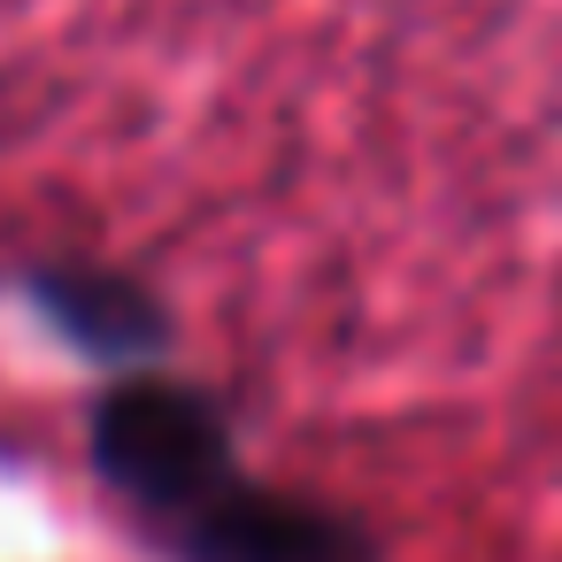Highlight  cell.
Returning <instances> with one entry per match:
<instances>
[{
	"label": "cell",
	"instance_id": "obj_1",
	"mask_svg": "<svg viewBox=\"0 0 562 562\" xmlns=\"http://www.w3.org/2000/svg\"><path fill=\"white\" fill-rule=\"evenodd\" d=\"M93 470L155 531H170L239 477L232 416L170 370H132L93 401Z\"/></svg>",
	"mask_w": 562,
	"mask_h": 562
},
{
	"label": "cell",
	"instance_id": "obj_2",
	"mask_svg": "<svg viewBox=\"0 0 562 562\" xmlns=\"http://www.w3.org/2000/svg\"><path fill=\"white\" fill-rule=\"evenodd\" d=\"M178 547V562H378L370 531L308 493H278L262 477H232L224 493H209L186 524L162 531Z\"/></svg>",
	"mask_w": 562,
	"mask_h": 562
},
{
	"label": "cell",
	"instance_id": "obj_3",
	"mask_svg": "<svg viewBox=\"0 0 562 562\" xmlns=\"http://www.w3.org/2000/svg\"><path fill=\"white\" fill-rule=\"evenodd\" d=\"M24 293L78 355L116 362L124 378L170 347V308L109 262H40V270H24Z\"/></svg>",
	"mask_w": 562,
	"mask_h": 562
}]
</instances>
